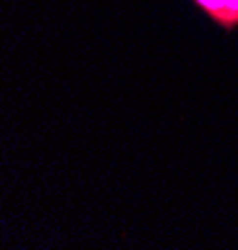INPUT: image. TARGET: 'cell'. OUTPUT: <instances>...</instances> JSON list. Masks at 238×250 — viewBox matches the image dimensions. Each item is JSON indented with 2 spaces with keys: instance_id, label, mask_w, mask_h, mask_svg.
Returning a JSON list of instances; mask_svg holds the SVG:
<instances>
[{
  "instance_id": "1",
  "label": "cell",
  "mask_w": 238,
  "mask_h": 250,
  "mask_svg": "<svg viewBox=\"0 0 238 250\" xmlns=\"http://www.w3.org/2000/svg\"><path fill=\"white\" fill-rule=\"evenodd\" d=\"M190 5L223 33L238 30V0H190Z\"/></svg>"
}]
</instances>
